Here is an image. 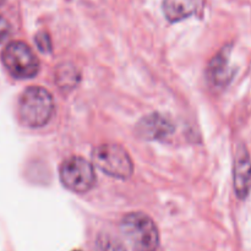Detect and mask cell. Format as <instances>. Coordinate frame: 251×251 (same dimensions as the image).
Returning a JSON list of instances; mask_svg holds the SVG:
<instances>
[{
	"instance_id": "cell-12",
	"label": "cell",
	"mask_w": 251,
	"mask_h": 251,
	"mask_svg": "<svg viewBox=\"0 0 251 251\" xmlns=\"http://www.w3.org/2000/svg\"><path fill=\"white\" fill-rule=\"evenodd\" d=\"M36 43L38 46V48L41 49L43 53H47V51H50V39H49V36L46 33V32H41L36 36Z\"/></svg>"
},
{
	"instance_id": "cell-8",
	"label": "cell",
	"mask_w": 251,
	"mask_h": 251,
	"mask_svg": "<svg viewBox=\"0 0 251 251\" xmlns=\"http://www.w3.org/2000/svg\"><path fill=\"white\" fill-rule=\"evenodd\" d=\"M230 53L232 46H225L208 65V77L217 87L227 86L234 76V70L230 68Z\"/></svg>"
},
{
	"instance_id": "cell-3",
	"label": "cell",
	"mask_w": 251,
	"mask_h": 251,
	"mask_svg": "<svg viewBox=\"0 0 251 251\" xmlns=\"http://www.w3.org/2000/svg\"><path fill=\"white\" fill-rule=\"evenodd\" d=\"M1 61L5 69L16 78H32L38 74L39 60L25 42L12 41L2 49Z\"/></svg>"
},
{
	"instance_id": "cell-5",
	"label": "cell",
	"mask_w": 251,
	"mask_h": 251,
	"mask_svg": "<svg viewBox=\"0 0 251 251\" xmlns=\"http://www.w3.org/2000/svg\"><path fill=\"white\" fill-rule=\"evenodd\" d=\"M60 180L68 190L76 194L90 191L96 183V174L92 164L82 157H70L60 166Z\"/></svg>"
},
{
	"instance_id": "cell-2",
	"label": "cell",
	"mask_w": 251,
	"mask_h": 251,
	"mask_svg": "<svg viewBox=\"0 0 251 251\" xmlns=\"http://www.w3.org/2000/svg\"><path fill=\"white\" fill-rule=\"evenodd\" d=\"M53 113V97L46 88L38 86L28 87L20 97L19 115L26 126H44L50 120Z\"/></svg>"
},
{
	"instance_id": "cell-11",
	"label": "cell",
	"mask_w": 251,
	"mask_h": 251,
	"mask_svg": "<svg viewBox=\"0 0 251 251\" xmlns=\"http://www.w3.org/2000/svg\"><path fill=\"white\" fill-rule=\"evenodd\" d=\"M92 251H126V249L118 238L108 233H103L96 238Z\"/></svg>"
},
{
	"instance_id": "cell-13",
	"label": "cell",
	"mask_w": 251,
	"mask_h": 251,
	"mask_svg": "<svg viewBox=\"0 0 251 251\" xmlns=\"http://www.w3.org/2000/svg\"><path fill=\"white\" fill-rule=\"evenodd\" d=\"M10 31H11L10 24L2 15H0V43L9 36Z\"/></svg>"
},
{
	"instance_id": "cell-9",
	"label": "cell",
	"mask_w": 251,
	"mask_h": 251,
	"mask_svg": "<svg viewBox=\"0 0 251 251\" xmlns=\"http://www.w3.org/2000/svg\"><path fill=\"white\" fill-rule=\"evenodd\" d=\"M196 9V0H164L163 12L167 20L178 22L194 14Z\"/></svg>"
},
{
	"instance_id": "cell-1",
	"label": "cell",
	"mask_w": 251,
	"mask_h": 251,
	"mask_svg": "<svg viewBox=\"0 0 251 251\" xmlns=\"http://www.w3.org/2000/svg\"><path fill=\"white\" fill-rule=\"evenodd\" d=\"M120 230L125 240L135 251H157L159 247V232L150 216L142 212H131L124 216Z\"/></svg>"
},
{
	"instance_id": "cell-10",
	"label": "cell",
	"mask_w": 251,
	"mask_h": 251,
	"mask_svg": "<svg viewBox=\"0 0 251 251\" xmlns=\"http://www.w3.org/2000/svg\"><path fill=\"white\" fill-rule=\"evenodd\" d=\"M80 78L77 69L73 64H61L59 65L55 74V80L58 85L64 90H71L75 87Z\"/></svg>"
},
{
	"instance_id": "cell-7",
	"label": "cell",
	"mask_w": 251,
	"mask_h": 251,
	"mask_svg": "<svg viewBox=\"0 0 251 251\" xmlns=\"http://www.w3.org/2000/svg\"><path fill=\"white\" fill-rule=\"evenodd\" d=\"M174 131V125L171 120L159 113L146 115L139 122L136 132L140 137L150 141L163 140L171 136Z\"/></svg>"
},
{
	"instance_id": "cell-6",
	"label": "cell",
	"mask_w": 251,
	"mask_h": 251,
	"mask_svg": "<svg viewBox=\"0 0 251 251\" xmlns=\"http://www.w3.org/2000/svg\"><path fill=\"white\" fill-rule=\"evenodd\" d=\"M233 184L240 200H245L251 191V158L244 144L238 145L233 164Z\"/></svg>"
},
{
	"instance_id": "cell-4",
	"label": "cell",
	"mask_w": 251,
	"mask_h": 251,
	"mask_svg": "<svg viewBox=\"0 0 251 251\" xmlns=\"http://www.w3.org/2000/svg\"><path fill=\"white\" fill-rule=\"evenodd\" d=\"M93 163L103 173L118 179H127L134 172L129 153L115 144H102L92 153Z\"/></svg>"
}]
</instances>
